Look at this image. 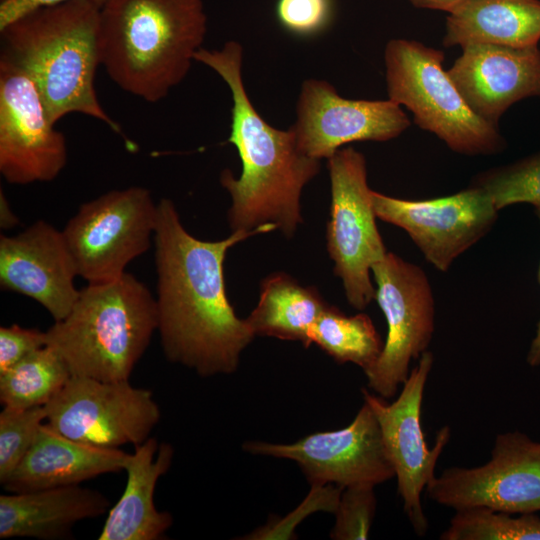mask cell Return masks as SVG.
<instances>
[{
	"label": "cell",
	"mask_w": 540,
	"mask_h": 540,
	"mask_svg": "<svg viewBox=\"0 0 540 540\" xmlns=\"http://www.w3.org/2000/svg\"><path fill=\"white\" fill-rule=\"evenodd\" d=\"M272 226L233 231L227 238L204 241L183 226L174 203L158 202L154 234L158 333L168 361L201 377L231 374L255 335L228 300L224 260L228 250Z\"/></svg>",
	"instance_id": "obj_1"
},
{
	"label": "cell",
	"mask_w": 540,
	"mask_h": 540,
	"mask_svg": "<svg viewBox=\"0 0 540 540\" xmlns=\"http://www.w3.org/2000/svg\"><path fill=\"white\" fill-rule=\"evenodd\" d=\"M243 48L228 41L221 49L201 48L195 61L214 70L230 89L233 144L242 162L235 177L230 169L220 173V184L232 203L228 223L233 231L272 226L291 238L301 215V193L320 171L321 161L302 153L292 130L271 126L256 110L242 78Z\"/></svg>",
	"instance_id": "obj_2"
},
{
	"label": "cell",
	"mask_w": 540,
	"mask_h": 540,
	"mask_svg": "<svg viewBox=\"0 0 540 540\" xmlns=\"http://www.w3.org/2000/svg\"><path fill=\"white\" fill-rule=\"evenodd\" d=\"M100 7L93 0H67L35 9L0 29L3 57L24 70L55 125L81 113L121 134L95 90L100 62Z\"/></svg>",
	"instance_id": "obj_3"
},
{
	"label": "cell",
	"mask_w": 540,
	"mask_h": 540,
	"mask_svg": "<svg viewBox=\"0 0 540 540\" xmlns=\"http://www.w3.org/2000/svg\"><path fill=\"white\" fill-rule=\"evenodd\" d=\"M202 0H107L100 62L123 91L156 103L188 75L207 33Z\"/></svg>",
	"instance_id": "obj_4"
},
{
	"label": "cell",
	"mask_w": 540,
	"mask_h": 540,
	"mask_svg": "<svg viewBox=\"0 0 540 540\" xmlns=\"http://www.w3.org/2000/svg\"><path fill=\"white\" fill-rule=\"evenodd\" d=\"M157 329L155 296L126 272L81 289L70 312L46 330V345L58 352L72 376L123 381Z\"/></svg>",
	"instance_id": "obj_5"
},
{
	"label": "cell",
	"mask_w": 540,
	"mask_h": 540,
	"mask_svg": "<svg viewBox=\"0 0 540 540\" xmlns=\"http://www.w3.org/2000/svg\"><path fill=\"white\" fill-rule=\"evenodd\" d=\"M443 60V51L420 42L390 40L384 52L389 99L405 106L421 129L457 153L490 155L504 150L498 127L469 107Z\"/></svg>",
	"instance_id": "obj_6"
},
{
	"label": "cell",
	"mask_w": 540,
	"mask_h": 540,
	"mask_svg": "<svg viewBox=\"0 0 540 540\" xmlns=\"http://www.w3.org/2000/svg\"><path fill=\"white\" fill-rule=\"evenodd\" d=\"M156 204L147 188L111 190L82 204L62 230L78 275L87 283L114 280L154 241Z\"/></svg>",
	"instance_id": "obj_7"
},
{
	"label": "cell",
	"mask_w": 540,
	"mask_h": 540,
	"mask_svg": "<svg viewBox=\"0 0 540 540\" xmlns=\"http://www.w3.org/2000/svg\"><path fill=\"white\" fill-rule=\"evenodd\" d=\"M331 184L327 250L348 303L363 310L375 297L372 266L387 253L375 222L366 159L352 147L327 159Z\"/></svg>",
	"instance_id": "obj_8"
},
{
	"label": "cell",
	"mask_w": 540,
	"mask_h": 540,
	"mask_svg": "<svg viewBox=\"0 0 540 540\" xmlns=\"http://www.w3.org/2000/svg\"><path fill=\"white\" fill-rule=\"evenodd\" d=\"M371 271L387 337L379 358L364 373L367 386L389 399L408 378L410 362L419 359L432 340L435 304L425 272L394 253L387 252Z\"/></svg>",
	"instance_id": "obj_9"
},
{
	"label": "cell",
	"mask_w": 540,
	"mask_h": 540,
	"mask_svg": "<svg viewBox=\"0 0 540 540\" xmlns=\"http://www.w3.org/2000/svg\"><path fill=\"white\" fill-rule=\"evenodd\" d=\"M44 407L46 422L59 433L108 449L142 444L161 417L152 391L129 380L72 376Z\"/></svg>",
	"instance_id": "obj_10"
},
{
	"label": "cell",
	"mask_w": 540,
	"mask_h": 540,
	"mask_svg": "<svg viewBox=\"0 0 540 540\" xmlns=\"http://www.w3.org/2000/svg\"><path fill=\"white\" fill-rule=\"evenodd\" d=\"M434 362L433 353L426 350L402 385L398 398L387 403L384 398L362 389L364 401L378 421L383 443L397 479V491L413 530L424 536L428 529L421 496L436 476L435 467L448 444L451 430L448 425L436 434L434 445L428 447L421 425L424 388Z\"/></svg>",
	"instance_id": "obj_11"
},
{
	"label": "cell",
	"mask_w": 540,
	"mask_h": 540,
	"mask_svg": "<svg viewBox=\"0 0 540 540\" xmlns=\"http://www.w3.org/2000/svg\"><path fill=\"white\" fill-rule=\"evenodd\" d=\"M426 493L455 510L485 507L511 514L540 511V442L520 431L496 436L483 465L450 467L435 476Z\"/></svg>",
	"instance_id": "obj_12"
},
{
	"label": "cell",
	"mask_w": 540,
	"mask_h": 540,
	"mask_svg": "<svg viewBox=\"0 0 540 540\" xmlns=\"http://www.w3.org/2000/svg\"><path fill=\"white\" fill-rule=\"evenodd\" d=\"M244 451L297 463L312 486H376L395 477L371 407L364 401L346 427L316 432L293 443L246 441Z\"/></svg>",
	"instance_id": "obj_13"
},
{
	"label": "cell",
	"mask_w": 540,
	"mask_h": 540,
	"mask_svg": "<svg viewBox=\"0 0 540 540\" xmlns=\"http://www.w3.org/2000/svg\"><path fill=\"white\" fill-rule=\"evenodd\" d=\"M67 144L50 121L33 80L0 57V173L6 182L53 181L66 166Z\"/></svg>",
	"instance_id": "obj_14"
},
{
	"label": "cell",
	"mask_w": 540,
	"mask_h": 540,
	"mask_svg": "<svg viewBox=\"0 0 540 540\" xmlns=\"http://www.w3.org/2000/svg\"><path fill=\"white\" fill-rule=\"evenodd\" d=\"M371 196L376 217L402 228L425 259L443 272L491 230L499 212L484 191L470 185L453 195L426 200L373 190Z\"/></svg>",
	"instance_id": "obj_15"
},
{
	"label": "cell",
	"mask_w": 540,
	"mask_h": 540,
	"mask_svg": "<svg viewBox=\"0 0 540 540\" xmlns=\"http://www.w3.org/2000/svg\"><path fill=\"white\" fill-rule=\"evenodd\" d=\"M409 126L401 106L390 99H347L329 82L307 79L301 85L290 129L299 150L321 161L348 143L388 141Z\"/></svg>",
	"instance_id": "obj_16"
},
{
	"label": "cell",
	"mask_w": 540,
	"mask_h": 540,
	"mask_svg": "<svg viewBox=\"0 0 540 540\" xmlns=\"http://www.w3.org/2000/svg\"><path fill=\"white\" fill-rule=\"evenodd\" d=\"M78 271L62 230L44 220L0 237V286L38 302L54 321L76 302Z\"/></svg>",
	"instance_id": "obj_17"
},
{
	"label": "cell",
	"mask_w": 540,
	"mask_h": 540,
	"mask_svg": "<svg viewBox=\"0 0 540 540\" xmlns=\"http://www.w3.org/2000/svg\"><path fill=\"white\" fill-rule=\"evenodd\" d=\"M447 71L469 107L495 126L511 105L540 96L538 46L467 45Z\"/></svg>",
	"instance_id": "obj_18"
},
{
	"label": "cell",
	"mask_w": 540,
	"mask_h": 540,
	"mask_svg": "<svg viewBox=\"0 0 540 540\" xmlns=\"http://www.w3.org/2000/svg\"><path fill=\"white\" fill-rule=\"evenodd\" d=\"M129 453L70 439L44 422L29 451L3 484L11 493L78 485L123 471Z\"/></svg>",
	"instance_id": "obj_19"
},
{
	"label": "cell",
	"mask_w": 540,
	"mask_h": 540,
	"mask_svg": "<svg viewBox=\"0 0 540 540\" xmlns=\"http://www.w3.org/2000/svg\"><path fill=\"white\" fill-rule=\"evenodd\" d=\"M174 449L149 437L134 447L124 471L123 494L108 511L99 540H159L173 523L172 515L159 511L154 502L156 484L170 468Z\"/></svg>",
	"instance_id": "obj_20"
},
{
	"label": "cell",
	"mask_w": 540,
	"mask_h": 540,
	"mask_svg": "<svg viewBox=\"0 0 540 540\" xmlns=\"http://www.w3.org/2000/svg\"><path fill=\"white\" fill-rule=\"evenodd\" d=\"M110 507L98 490L78 485L0 495V538L67 539L82 520Z\"/></svg>",
	"instance_id": "obj_21"
},
{
	"label": "cell",
	"mask_w": 540,
	"mask_h": 540,
	"mask_svg": "<svg viewBox=\"0 0 540 540\" xmlns=\"http://www.w3.org/2000/svg\"><path fill=\"white\" fill-rule=\"evenodd\" d=\"M540 0H464L448 13L443 45L538 46Z\"/></svg>",
	"instance_id": "obj_22"
},
{
	"label": "cell",
	"mask_w": 540,
	"mask_h": 540,
	"mask_svg": "<svg viewBox=\"0 0 540 540\" xmlns=\"http://www.w3.org/2000/svg\"><path fill=\"white\" fill-rule=\"evenodd\" d=\"M328 306L312 286H303L283 272L262 280L257 306L245 319L255 336L311 345L310 332Z\"/></svg>",
	"instance_id": "obj_23"
},
{
	"label": "cell",
	"mask_w": 540,
	"mask_h": 540,
	"mask_svg": "<svg viewBox=\"0 0 540 540\" xmlns=\"http://www.w3.org/2000/svg\"><path fill=\"white\" fill-rule=\"evenodd\" d=\"M72 377L63 358L46 345L0 373L3 407L45 406Z\"/></svg>",
	"instance_id": "obj_24"
},
{
	"label": "cell",
	"mask_w": 540,
	"mask_h": 540,
	"mask_svg": "<svg viewBox=\"0 0 540 540\" xmlns=\"http://www.w3.org/2000/svg\"><path fill=\"white\" fill-rule=\"evenodd\" d=\"M310 341L338 363L350 362L363 371L374 365L384 345L367 314L347 316L329 304L313 325Z\"/></svg>",
	"instance_id": "obj_25"
},
{
	"label": "cell",
	"mask_w": 540,
	"mask_h": 540,
	"mask_svg": "<svg viewBox=\"0 0 540 540\" xmlns=\"http://www.w3.org/2000/svg\"><path fill=\"white\" fill-rule=\"evenodd\" d=\"M441 540H540L536 513H511L485 507L455 510Z\"/></svg>",
	"instance_id": "obj_26"
},
{
	"label": "cell",
	"mask_w": 540,
	"mask_h": 540,
	"mask_svg": "<svg viewBox=\"0 0 540 540\" xmlns=\"http://www.w3.org/2000/svg\"><path fill=\"white\" fill-rule=\"evenodd\" d=\"M470 186L484 191L497 210L517 203L540 209V151L477 174Z\"/></svg>",
	"instance_id": "obj_27"
},
{
	"label": "cell",
	"mask_w": 540,
	"mask_h": 540,
	"mask_svg": "<svg viewBox=\"0 0 540 540\" xmlns=\"http://www.w3.org/2000/svg\"><path fill=\"white\" fill-rule=\"evenodd\" d=\"M46 422L44 406L3 407L0 412V483L3 485L32 446Z\"/></svg>",
	"instance_id": "obj_28"
},
{
	"label": "cell",
	"mask_w": 540,
	"mask_h": 540,
	"mask_svg": "<svg viewBox=\"0 0 540 540\" xmlns=\"http://www.w3.org/2000/svg\"><path fill=\"white\" fill-rule=\"evenodd\" d=\"M374 486H351L342 489L335 510V524L330 532L334 540L368 539L376 512Z\"/></svg>",
	"instance_id": "obj_29"
},
{
	"label": "cell",
	"mask_w": 540,
	"mask_h": 540,
	"mask_svg": "<svg viewBox=\"0 0 540 540\" xmlns=\"http://www.w3.org/2000/svg\"><path fill=\"white\" fill-rule=\"evenodd\" d=\"M333 0H277L275 14L287 32L299 37L322 33L333 19Z\"/></svg>",
	"instance_id": "obj_30"
},
{
	"label": "cell",
	"mask_w": 540,
	"mask_h": 540,
	"mask_svg": "<svg viewBox=\"0 0 540 540\" xmlns=\"http://www.w3.org/2000/svg\"><path fill=\"white\" fill-rule=\"evenodd\" d=\"M46 346V331L17 324L0 327V373Z\"/></svg>",
	"instance_id": "obj_31"
},
{
	"label": "cell",
	"mask_w": 540,
	"mask_h": 540,
	"mask_svg": "<svg viewBox=\"0 0 540 540\" xmlns=\"http://www.w3.org/2000/svg\"><path fill=\"white\" fill-rule=\"evenodd\" d=\"M64 1L67 0H1L0 29L35 9ZM93 1L101 8L107 0Z\"/></svg>",
	"instance_id": "obj_32"
},
{
	"label": "cell",
	"mask_w": 540,
	"mask_h": 540,
	"mask_svg": "<svg viewBox=\"0 0 540 540\" xmlns=\"http://www.w3.org/2000/svg\"><path fill=\"white\" fill-rule=\"evenodd\" d=\"M535 213L540 221V209H535ZM537 280L540 284V263L537 272ZM526 362L531 367L540 366V320L537 324L535 335L528 349Z\"/></svg>",
	"instance_id": "obj_33"
},
{
	"label": "cell",
	"mask_w": 540,
	"mask_h": 540,
	"mask_svg": "<svg viewBox=\"0 0 540 540\" xmlns=\"http://www.w3.org/2000/svg\"><path fill=\"white\" fill-rule=\"evenodd\" d=\"M419 8L441 10L450 13L464 0H409Z\"/></svg>",
	"instance_id": "obj_34"
},
{
	"label": "cell",
	"mask_w": 540,
	"mask_h": 540,
	"mask_svg": "<svg viewBox=\"0 0 540 540\" xmlns=\"http://www.w3.org/2000/svg\"><path fill=\"white\" fill-rule=\"evenodd\" d=\"M0 222L2 228H11L18 224V219L12 212L9 203L3 194V191H0Z\"/></svg>",
	"instance_id": "obj_35"
}]
</instances>
